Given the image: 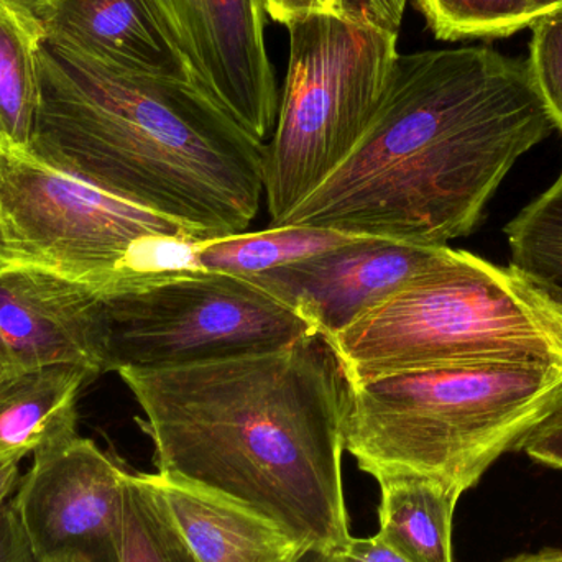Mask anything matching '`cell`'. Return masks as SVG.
<instances>
[{
	"mask_svg": "<svg viewBox=\"0 0 562 562\" xmlns=\"http://www.w3.org/2000/svg\"><path fill=\"white\" fill-rule=\"evenodd\" d=\"M158 474L279 525L307 550L350 540L342 488L350 385L313 333L270 352L178 369H122Z\"/></svg>",
	"mask_w": 562,
	"mask_h": 562,
	"instance_id": "cell-1",
	"label": "cell"
},
{
	"mask_svg": "<svg viewBox=\"0 0 562 562\" xmlns=\"http://www.w3.org/2000/svg\"><path fill=\"white\" fill-rule=\"evenodd\" d=\"M554 128L524 59L485 46L398 55L359 144L279 227L445 247Z\"/></svg>",
	"mask_w": 562,
	"mask_h": 562,
	"instance_id": "cell-2",
	"label": "cell"
},
{
	"mask_svg": "<svg viewBox=\"0 0 562 562\" xmlns=\"http://www.w3.org/2000/svg\"><path fill=\"white\" fill-rule=\"evenodd\" d=\"M32 147L200 240L247 233L259 214L266 144L193 82L45 42Z\"/></svg>",
	"mask_w": 562,
	"mask_h": 562,
	"instance_id": "cell-3",
	"label": "cell"
},
{
	"mask_svg": "<svg viewBox=\"0 0 562 562\" xmlns=\"http://www.w3.org/2000/svg\"><path fill=\"white\" fill-rule=\"evenodd\" d=\"M561 403L560 363L406 370L352 385L344 441L379 485L428 482L459 501Z\"/></svg>",
	"mask_w": 562,
	"mask_h": 562,
	"instance_id": "cell-4",
	"label": "cell"
},
{
	"mask_svg": "<svg viewBox=\"0 0 562 562\" xmlns=\"http://www.w3.org/2000/svg\"><path fill=\"white\" fill-rule=\"evenodd\" d=\"M329 340L352 385L468 363L562 366V306L514 267L448 247Z\"/></svg>",
	"mask_w": 562,
	"mask_h": 562,
	"instance_id": "cell-5",
	"label": "cell"
},
{
	"mask_svg": "<svg viewBox=\"0 0 562 562\" xmlns=\"http://www.w3.org/2000/svg\"><path fill=\"white\" fill-rule=\"evenodd\" d=\"M286 29V79L263 168L270 227H279L359 144L400 55L398 32L346 16H304Z\"/></svg>",
	"mask_w": 562,
	"mask_h": 562,
	"instance_id": "cell-6",
	"label": "cell"
},
{
	"mask_svg": "<svg viewBox=\"0 0 562 562\" xmlns=\"http://www.w3.org/2000/svg\"><path fill=\"white\" fill-rule=\"evenodd\" d=\"M200 240L32 145L0 138V270H33L105 297L124 286L134 250L148 237Z\"/></svg>",
	"mask_w": 562,
	"mask_h": 562,
	"instance_id": "cell-7",
	"label": "cell"
},
{
	"mask_svg": "<svg viewBox=\"0 0 562 562\" xmlns=\"http://www.w3.org/2000/svg\"><path fill=\"white\" fill-rule=\"evenodd\" d=\"M101 300L108 373L270 352L319 333L256 281L207 270L150 273Z\"/></svg>",
	"mask_w": 562,
	"mask_h": 562,
	"instance_id": "cell-8",
	"label": "cell"
},
{
	"mask_svg": "<svg viewBox=\"0 0 562 562\" xmlns=\"http://www.w3.org/2000/svg\"><path fill=\"white\" fill-rule=\"evenodd\" d=\"M125 474L79 435L35 452L12 504L36 560L121 562Z\"/></svg>",
	"mask_w": 562,
	"mask_h": 562,
	"instance_id": "cell-9",
	"label": "cell"
},
{
	"mask_svg": "<svg viewBox=\"0 0 562 562\" xmlns=\"http://www.w3.org/2000/svg\"><path fill=\"white\" fill-rule=\"evenodd\" d=\"M170 20L194 82L257 140L276 131L280 91L262 0H155Z\"/></svg>",
	"mask_w": 562,
	"mask_h": 562,
	"instance_id": "cell-10",
	"label": "cell"
},
{
	"mask_svg": "<svg viewBox=\"0 0 562 562\" xmlns=\"http://www.w3.org/2000/svg\"><path fill=\"white\" fill-rule=\"evenodd\" d=\"M446 249L448 246L356 237L327 252L247 279L293 307L330 339L436 262Z\"/></svg>",
	"mask_w": 562,
	"mask_h": 562,
	"instance_id": "cell-11",
	"label": "cell"
},
{
	"mask_svg": "<svg viewBox=\"0 0 562 562\" xmlns=\"http://www.w3.org/2000/svg\"><path fill=\"white\" fill-rule=\"evenodd\" d=\"M56 366L108 373L104 303L46 273L0 270V369Z\"/></svg>",
	"mask_w": 562,
	"mask_h": 562,
	"instance_id": "cell-12",
	"label": "cell"
},
{
	"mask_svg": "<svg viewBox=\"0 0 562 562\" xmlns=\"http://www.w3.org/2000/svg\"><path fill=\"white\" fill-rule=\"evenodd\" d=\"M36 12L49 45L137 75L196 85L177 32L155 0H45Z\"/></svg>",
	"mask_w": 562,
	"mask_h": 562,
	"instance_id": "cell-13",
	"label": "cell"
},
{
	"mask_svg": "<svg viewBox=\"0 0 562 562\" xmlns=\"http://www.w3.org/2000/svg\"><path fill=\"white\" fill-rule=\"evenodd\" d=\"M175 525L200 562H297L307 548L262 515L155 474Z\"/></svg>",
	"mask_w": 562,
	"mask_h": 562,
	"instance_id": "cell-14",
	"label": "cell"
},
{
	"mask_svg": "<svg viewBox=\"0 0 562 562\" xmlns=\"http://www.w3.org/2000/svg\"><path fill=\"white\" fill-rule=\"evenodd\" d=\"M92 380L76 366L0 369V462H20L78 436L79 395Z\"/></svg>",
	"mask_w": 562,
	"mask_h": 562,
	"instance_id": "cell-15",
	"label": "cell"
},
{
	"mask_svg": "<svg viewBox=\"0 0 562 562\" xmlns=\"http://www.w3.org/2000/svg\"><path fill=\"white\" fill-rule=\"evenodd\" d=\"M46 33L23 0H0V138L32 145L40 105V53Z\"/></svg>",
	"mask_w": 562,
	"mask_h": 562,
	"instance_id": "cell-16",
	"label": "cell"
},
{
	"mask_svg": "<svg viewBox=\"0 0 562 562\" xmlns=\"http://www.w3.org/2000/svg\"><path fill=\"white\" fill-rule=\"evenodd\" d=\"M379 537L412 562H452V517L459 501L428 482L380 485Z\"/></svg>",
	"mask_w": 562,
	"mask_h": 562,
	"instance_id": "cell-17",
	"label": "cell"
},
{
	"mask_svg": "<svg viewBox=\"0 0 562 562\" xmlns=\"http://www.w3.org/2000/svg\"><path fill=\"white\" fill-rule=\"evenodd\" d=\"M356 236L316 227H269L193 244L196 269L250 277L280 269L342 246Z\"/></svg>",
	"mask_w": 562,
	"mask_h": 562,
	"instance_id": "cell-18",
	"label": "cell"
},
{
	"mask_svg": "<svg viewBox=\"0 0 562 562\" xmlns=\"http://www.w3.org/2000/svg\"><path fill=\"white\" fill-rule=\"evenodd\" d=\"M121 562H200L175 525L155 474H125Z\"/></svg>",
	"mask_w": 562,
	"mask_h": 562,
	"instance_id": "cell-19",
	"label": "cell"
},
{
	"mask_svg": "<svg viewBox=\"0 0 562 562\" xmlns=\"http://www.w3.org/2000/svg\"><path fill=\"white\" fill-rule=\"evenodd\" d=\"M510 267L562 306V173L505 229Z\"/></svg>",
	"mask_w": 562,
	"mask_h": 562,
	"instance_id": "cell-20",
	"label": "cell"
},
{
	"mask_svg": "<svg viewBox=\"0 0 562 562\" xmlns=\"http://www.w3.org/2000/svg\"><path fill=\"white\" fill-rule=\"evenodd\" d=\"M415 5L442 42L505 38L535 22L528 0H415Z\"/></svg>",
	"mask_w": 562,
	"mask_h": 562,
	"instance_id": "cell-21",
	"label": "cell"
},
{
	"mask_svg": "<svg viewBox=\"0 0 562 562\" xmlns=\"http://www.w3.org/2000/svg\"><path fill=\"white\" fill-rule=\"evenodd\" d=\"M530 68L535 86L562 134V10L531 23Z\"/></svg>",
	"mask_w": 562,
	"mask_h": 562,
	"instance_id": "cell-22",
	"label": "cell"
},
{
	"mask_svg": "<svg viewBox=\"0 0 562 562\" xmlns=\"http://www.w3.org/2000/svg\"><path fill=\"white\" fill-rule=\"evenodd\" d=\"M518 451L527 452L535 462L548 468L562 469V408L535 428Z\"/></svg>",
	"mask_w": 562,
	"mask_h": 562,
	"instance_id": "cell-23",
	"label": "cell"
},
{
	"mask_svg": "<svg viewBox=\"0 0 562 562\" xmlns=\"http://www.w3.org/2000/svg\"><path fill=\"white\" fill-rule=\"evenodd\" d=\"M267 16L288 26L310 15H336L349 19L347 0H262Z\"/></svg>",
	"mask_w": 562,
	"mask_h": 562,
	"instance_id": "cell-24",
	"label": "cell"
},
{
	"mask_svg": "<svg viewBox=\"0 0 562 562\" xmlns=\"http://www.w3.org/2000/svg\"><path fill=\"white\" fill-rule=\"evenodd\" d=\"M0 562H38L13 508L12 497L0 505Z\"/></svg>",
	"mask_w": 562,
	"mask_h": 562,
	"instance_id": "cell-25",
	"label": "cell"
},
{
	"mask_svg": "<svg viewBox=\"0 0 562 562\" xmlns=\"http://www.w3.org/2000/svg\"><path fill=\"white\" fill-rule=\"evenodd\" d=\"M406 0H347L349 19L398 32L402 29Z\"/></svg>",
	"mask_w": 562,
	"mask_h": 562,
	"instance_id": "cell-26",
	"label": "cell"
},
{
	"mask_svg": "<svg viewBox=\"0 0 562 562\" xmlns=\"http://www.w3.org/2000/svg\"><path fill=\"white\" fill-rule=\"evenodd\" d=\"M334 562H412L376 535L372 538H350L336 553Z\"/></svg>",
	"mask_w": 562,
	"mask_h": 562,
	"instance_id": "cell-27",
	"label": "cell"
},
{
	"mask_svg": "<svg viewBox=\"0 0 562 562\" xmlns=\"http://www.w3.org/2000/svg\"><path fill=\"white\" fill-rule=\"evenodd\" d=\"M20 482L19 462H0V505L15 494Z\"/></svg>",
	"mask_w": 562,
	"mask_h": 562,
	"instance_id": "cell-28",
	"label": "cell"
},
{
	"mask_svg": "<svg viewBox=\"0 0 562 562\" xmlns=\"http://www.w3.org/2000/svg\"><path fill=\"white\" fill-rule=\"evenodd\" d=\"M502 562H562V550H543L538 553L520 554Z\"/></svg>",
	"mask_w": 562,
	"mask_h": 562,
	"instance_id": "cell-29",
	"label": "cell"
},
{
	"mask_svg": "<svg viewBox=\"0 0 562 562\" xmlns=\"http://www.w3.org/2000/svg\"><path fill=\"white\" fill-rule=\"evenodd\" d=\"M530 3L531 12H533L535 20L540 16L548 15V13L558 12L562 10V0H528Z\"/></svg>",
	"mask_w": 562,
	"mask_h": 562,
	"instance_id": "cell-30",
	"label": "cell"
},
{
	"mask_svg": "<svg viewBox=\"0 0 562 562\" xmlns=\"http://www.w3.org/2000/svg\"><path fill=\"white\" fill-rule=\"evenodd\" d=\"M297 562H334L330 554L321 553V551L310 550Z\"/></svg>",
	"mask_w": 562,
	"mask_h": 562,
	"instance_id": "cell-31",
	"label": "cell"
},
{
	"mask_svg": "<svg viewBox=\"0 0 562 562\" xmlns=\"http://www.w3.org/2000/svg\"><path fill=\"white\" fill-rule=\"evenodd\" d=\"M43 2H45V0H29L30 5L35 10H38V7L42 5Z\"/></svg>",
	"mask_w": 562,
	"mask_h": 562,
	"instance_id": "cell-32",
	"label": "cell"
},
{
	"mask_svg": "<svg viewBox=\"0 0 562 562\" xmlns=\"http://www.w3.org/2000/svg\"><path fill=\"white\" fill-rule=\"evenodd\" d=\"M23 2H26V3H29V0H23Z\"/></svg>",
	"mask_w": 562,
	"mask_h": 562,
	"instance_id": "cell-33",
	"label": "cell"
},
{
	"mask_svg": "<svg viewBox=\"0 0 562 562\" xmlns=\"http://www.w3.org/2000/svg\"><path fill=\"white\" fill-rule=\"evenodd\" d=\"M560 408H562V403H561V406H560Z\"/></svg>",
	"mask_w": 562,
	"mask_h": 562,
	"instance_id": "cell-34",
	"label": "cell"
}]
</instances>
